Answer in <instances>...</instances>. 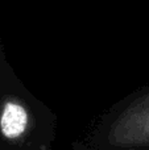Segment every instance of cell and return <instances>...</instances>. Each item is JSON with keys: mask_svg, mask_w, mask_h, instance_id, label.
<instances>
[{"mask_svg": "<svg viewBox=\"0 0 149 150\" xmlns=\"http://www.w3.org/2000/svg\"><path fill=\"white\" fill-rule=\"evenodd\" d=\"M29 125V115L18 101H7L0 116V130L7 140H17L23 137Z\"/></svg>", "mask_w": 149, "mask_h": 150, "instance_id": "cell-2", "label": "cell"}, {"mask_svg": "<svg viewBox=\"0 0 149 150\" xmlns=\"http://www.w3.org/2000/svg\"><path fill=\"white\" fill-rule=\"evenodd\" d=\"M110 144L116 146L149 145V103L136 104L111 127Z\"/></svg>", "mask_w": 149, "mask_h": 150, "instance_id": "cell-1", "label": "cell"}]
</instances>
